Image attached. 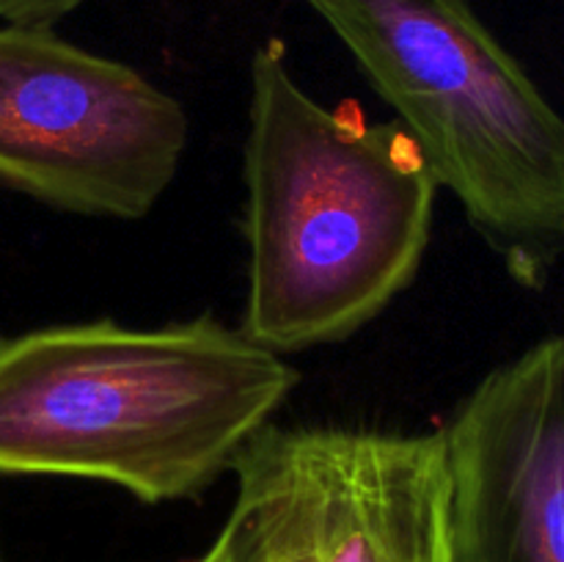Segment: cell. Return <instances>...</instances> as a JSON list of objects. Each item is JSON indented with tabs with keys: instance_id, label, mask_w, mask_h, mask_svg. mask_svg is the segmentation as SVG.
I'll list each match as a JSON object with an SVG mask.
<instances>
[{
	"instance_id": "1",
	"label": "cell",
	"mask_w": 564,
	"mask_h": 562,
	"mask_svg": "<svg viewBox=\"0 0 564 562\" xmlns=\"http://www.w3.org/2000/svg\"><path fill=\"white\" fill-rule=\"evenodd\" d=\"M301 372L240 325H47L0 339V474L202 496L273 428Z\"/></svg>"
},
{
	"instance_id": "2",
	"label": "cell",
	"mask_w": 564,
	"mask_h": 562,
	"mask_svg": "<svg viewBox=\"0 0 564 562\" xmlns=\"http://www.w3.org/2000/svg\"><path fill=\"white\" fill-rule=\"evenodd\" d=\"M248 83L240 328L281 356L336 345L416 281L441 187L397 121L312 97L281 39L253 50Z\"/></svg>"
},
{
	"instance_id": "3",
	"label": "cell",
	"mask_w": 564,
	"mask_h": 562,
	"mask_svg": "<svg viewBox=\"0 0 564 562\" xmlns=\"http://www.w3.org/2000/svg\"><path fill=\"white\" fill-rule=\"evenodd\" d=\"M512 281L564 259V116L468 0H303Z\"/></svg>"
},
{
	"instance_id": "4",
	"label": "cell",
	"mask_w": 564,
	"mask_h": 562,
	"mask_svg": "<svg viewBox=\"0 0 564 562\" xmlns=\"http://www.w3.org/2000/svg\"><path fill=\"white\" fill-rule=\"evenodd\" d=\"M185 105L55 28L0 25V185L88 218H147L180 174Z\"/></svg>"
},
{
	"instance_id": "5",
	"label": "cell",
	"mask_w": 564,
	"mask_h": 562,
	"mask_svg": "<svg viewBox=\"0 0 564 562\" xmlns=\"http://www.w3.org/2000/svg\"><path fill=\"white\" fill-rule=\"evenodd\" d=\"M441 435L457 562H564V334L490 369Z\"/></svg>"
},
{
	"instance_id": "6",
	"label": "cell",
	"mask_w": 564,
	"mask_h": 562,
	"mask_svg": "<svg viewBox=\"0 0 564 562\" xmlns=\"http://www.w3.org/2000/svg\"><path fill=\"white\" fill-rule=\"evenodd\" d=\"M297 439L319 562H457L441 430L297 428Z\"/></svg>"
},
{
	"instance_id": "7",
	"label": "cell",
	"mask_w": 564,
	"mask_h": 562,
	"mask_svg": "<svg viewBox=\"0 0 564 562\" xmlns=\"http://www.w3.org/2000/svg\"><path fill=\"white\" fill-rule=\"evenodd\" d=\"M218 543L224 562H319L314 490L297 428H268L237 461Z\"/></svg>"
},
{
	"instance_id": "8",
	"label": "cell",
	"mask_w": 564,
	"mask_h": 562,
	"mask_svg": "<svg viewBox=\"0 0 564 562\" xmlns=\"http://www.w3.org/2000/svg\"><path fill=\"white\" fill-rule=\"evenodd\" d=\"M86 0H0V20L9 25L55 28Z\"/></svg>"
},
{
	"instance_id": "9",
	"label": "cell",
	"mask_w": 564,
	"mask_h": 562,
	"mask_svg": "<svg viewBox=\"0 0 564 562\" xmlns=\"http://www.w3.org/2000/svg\"><path fill=\"white\" fill-rule=\"evenodd\" d=\"M193 562H224V554H220L218 543H215V540H213V543H209V549L204 551L202 556H196V560H193Z\"/></svg>"
}]
</instances>
